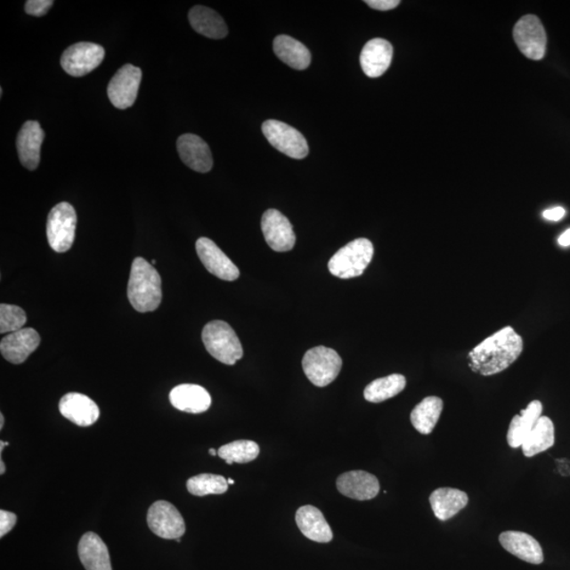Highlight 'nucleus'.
<instances>
[{"instance_id": "obj_31", "label": "nucleus", "mask_w": 570, "mask_h": 570, "mask_svg": "<svg viewBox=\"0 0 570 570\" xmlns=\"http://www.w3.org/2000/svg\"><path fill=\"white\" fill-rule=\"evenodd\" d=\"M260 453L259 444L253 441H236L222 446L218 450V455L228 465L233 463L247 464L258 458Z\"/></svg>"}, {"instance_id": "obj_36", "label": "nucleus", "mask_w": 570, "mask_h": 570, "mask_svg": "<svg viewBox=\"0 0 570 570\" xmlns=\"http://www.w3.org/2000/svg\"><path fill=\"white\" fill-rule=\"evenodd\" d=\"M369 7L379 11H389L395 9L401 2L399 0H367Z\"/></svg>"}, {"instance_id": "obj_2", "label": "nucleus", "mask_w": 570, "mask_h": 570, "mask_svg": "<svg viewBox=\"0 0 570 570\" xmlns=\"http://www.w3.org/2000/svg\"><path fill=\"white\" fill-rule=\"evenodd\" d=\"M128 299L135 311L153 312L162 301V281L158 271L145 259L135 258L131 266Z\"/></svg>"}, {"instance_id": "obj_30", "label": "nucleus", "mask_w": 570, "mask_h": 570, "mask_svg": "<svg viewBox=\"0 0 570 570\" xmlns=\"http://www.w3.org/2000/svg\"><path fill=\"white\" fill-rule=\"evenodd\" d=\"M407 380L403 375L392 374L386 378L375 379L364 389L366 401L379 403L399 395L406 387Z\"/></svg>"}, {"instance_id": "obj_41", "label": "nucleus", "mask_w": 570, "mask_h": 570, "mask_svg": "<svg viewBox=\"0 0 570 570\" xmlns=\"http://www.w3.org/2000/svg\"><path fill=\"white\" fill-rule=\"evenodd\" d=\"M209 454L216 456V454H218V452H216V450L215 449H209Z\"/></svg>"}, {"instance_id": "obj_22", "label": "nucleus", "mask_w": 570, "mask_h": 570, "mask_svg": "<svg viewBox=\"0 0 570 570\" xmlns=\"http://www.w3.org/2000/svg\"><path fill=\"white\" fill-rule=\"evenodd\" d=\"M296 523L302 534L318 543H329L333 540V532L326 517L316 507L302 506L296 513Z\"/></svg>"}, {"instance_id": "obj_37", "label": "nucleus", "mask_w": 570, "mask_h": 570, "mask_svg": "<svg viewBox=\"0 0 570 570\" xmlns=\"http://www.w3.org/2000/svg\"><path fill=\"white\" fill-rule=\"evenodd\" d=\"M566 210L563 208L558 207L550 209H546L543 213V216L546 220L550 221H560L563 216H566Z\"/></svg>"}, {"instance_id": "obj_40", "label": "nucleus", "mask_w": 570, "mask_h": 570, "mask_svg": "<svg viewBox=\"0 0 570 570\" xmlns=\"http://www.w3.org/2000/svg\"><path fill=\"white\" fill-rule=\"evenodd\" d=\"M4 424V414H0V430H3Z\"/></svg>"}, {"instance_id": "obj_23", "label": "nucleus", "mask_w": 570, "mask_h": 570, "mask_svg": "<svg viewBox=\"0 0 570 570\" xmlns=\"http://www.w3.org/2000/svg\"><path fill=\"white\" fill-rule=\"evenodd\" d=\"M78 557L86 570H112L110 551L94 533L83 535L78 543Z\"/></svg>"}, {"instance_id": "obj_32", "label": "nucleus", "mask_w": 570, "mask_h": 570, "mask_svg": "<svg viewBox=\"0 0 570 570\" xmlns=\"http://www.w3.org/2000/svg\"><path fill=\"white\" fill-rule=\"evenodd\" d=\"M188 493L196 497H205L208 494H224L228 490V483L225 477L216 475L203 473L190 478L187 481Z\"/></svg>"}, {"instance_id": "obj_38", "label": "nucleus", "mask_w": 570, "mask_h": 570, "mask_svg": "<svg viewBox=\"0 0 570 570\" xmlns=\"http://www.w3.org/2000/svg\"><path fill=\"white\" fill-rule=\"evenodd\" d=\"M558 244L561 247L566 248L570 245V228L566 232H564L560 237L558 239Z\"/></svg>"}, {"instance_id": "obj_19", "label": "nucleus", "mask_w": 570, "mask_h": 570, "mask_svg": "<svg viewBox=\"0 0 570 570\" xmlns=\"http://www.w3.org/2000/svg\"><path fill=\"white\" fill-rule=\"evenodd\" d=\"M393 57L392 45L383 38L370 39L361 54V65L367 77L376 78L389 69Z\"/></svg>"}, {"instance_id": "obj_4", "label": "nucleus", "mask_w": 570, "mask_h": 570, "mask_svg": "<svg viewBox=\"0 0 570 570\" xmlns=\"http://www.w3.org/2000/svg\"><path fill=\"white\" fill-rule=\"evenodd\" d=\"M374 247L368 239L359 238L340 248L329 262V271L335 277L351 279L362 276L372 261Z\"/></svg>"}, {"instance_id": "obj_21", "label": "nucleus", "mask_w": 570, "mask_h": 570, "mask_svg": "<svg viewBox=\"0 0 570 570\" xmlns=\"http://www.w3.org/2000/svg\"><path fill=\"white\" fill-rule=\"evenodd\" d=\"M500 543L511 555L527 563H543V550L537 540L532 535L521 532H505L500 534Z\"/></svg>"}, {"instance_id": "obj_18", "label": "nucleus", "mask_w": 570, "mask_h": 570, "mask_svg": "<svg viewBox=\"0 0 570 570\" xmlns=\"http://www.w3.org/2000/svg\"><path fill=\"white\" fill-rule=\"evenodd\" d=\"M338 492L357 501H369L378 497L380 484L378 477L362 470L344 473L338 478Z\"/></svg>"}, {"instance_id": "obj_17", "label": "nucleus", "mask_w": 570, "mask_h": 570, "mask_svg": "<svg viewBox=\"0 0 570 570\" xmlns=\"http://www.w3.org/2000/svg\"><path fill=\"white\" fill-rule=\"evenodd\" d=\"M176 148L182 161L192 170L205 174L212 170L214 159L208 145L200 136L191 134L181 135Z\"/></svg>"}, {"instance_id": "obj_11", "label": "nucleus", "mask_w": 570, "mask_h": 570, "mask_svg": "<svg viewBox=\"0 0 570 570\" xmlns=\"http://www.w3.org/2000/svg\"><path fill=\"white\" fill-rule=\"evenodd\" d=\"M142 70L134 65H125L108 85V96L114 107L127 110L133 106L140 89Z\"/></svg>"}, {"instance_id": "obj_20", "label": "nucleus", "mask_w": 570, "mask_h": 570, "mask_svg": "<svg viewBox=\"0 0 570 570\" xmlns=\"http://www.w3.org/2000/svg\"><path fill=\"white\" fill-rule=\"evenodd\" d=\"M171 404L186 413L199 414L208 411L212 397L203 387L191 384L176 386L169 395Z\"/></svg>"}, {"instance_id": "obj_25", "label": "nucleus", "mask_w": 570, "mask_h": 570, "mask_svg": "<svg viewBox=\"0 0 570 570\" xmlns=\"http://www.w3.org/2000/svg\"><path fill=\"white\" fill-rule=\"evenodd\" d=\"M188 17L195 31L205 37L222 39L228 34L224 20L212 9L196 5L190 11Z\"/></svg>"}, {"instance_id": "obj_16", "label": "nucleus", "mask_w": 570, "mask_h": 570, "mask_svg": "<svg viewBox=\"0 0 570 570\" xmlns=\"http://www.w3.org/2000/svg\"><path fill=\"white\" fill-rule=\"evenodd\" d=\"M45 139V131L37 121H28L17 136L16 146L22 167L28 170L38 167L41 162V147Z\"/></svg>"}, {"instance_id": "obj_12", "label": "nucleus", "mask_w": 570, "mask_h": 570, "mask_svg": "<svg viewBox=\"0 0 570 570\" xmlns=\"http://www.w3.org/2000/svg\"><path fill=\"white\" fill-rule=\"evenodd\" d=\"M261 230L266 243L275 252L284 253L294 248L296 236L293 226L279 210H266L262 216Z\"/></svg>"}, {"instance_id": "obj_9", "label": "nucleus", "mask_w": 570, "mask_h": 570, "mask_svg": "<svg viewBox=\"0 0 570 570\" xmlns=\"http://www.w3.org/2000/svg\"><path fill=\"white\" fill-rule=\"evenodd\" d=\"M105 57V50L94 43L70 45L61 55V65L69 76L81 77L98 68Z\"/></svg>"}, {"instance_id": "obj_43", "label": "nucleus", "mask_w": 570, "mask_h": 570, "mask_svg": "<svg viewBox=\"0 0 570 570\" xmlns=\"http://www.w3.org/2000/svg\"><path fill=\"white\" fill-rule=\"evenodd\" d=\"M151 265H156V260H152Z\"/></svg>"}, {"instance_id": "obj_24", "label": "nucleus", "mask_w": 570, "mask_h": 570, "mask_svg": "<svg viewBox=\"0 0 570 570\" xmlns=\"http://www.w3.org/2000/svg\"><path fill=\"white\" fill-rule=\"evenodd\" d=\"M433 512L438 520L447 521L458 515L468 504V495L454 488H438L429 498Z\"/></svg>"}, {"instance_id": "obj_44", "label": "nucleus", "mask_w": 570, "mask_h": 570, "mask_svg": "<svg viewBox=\"0 0 570 570\" xmlns=\"http://www.w3.org/2000/svg\"><path fill=\"white\" fill-rule=\"evenodd\" d=\"M175 541L178 542V543H180L181 539H176Z\"/></svg>"}, {"instance_id": "obj_35", "label": "nucleus", "mask_w": 570, "mask_h": 570, "mask_svg": "<svg viewBox=\"0 0 570 570\" xmlns=\"http://www.w3.org/2000/svg\"><path fill=\"white\" fill-rule=\"evenodd\" d=\"M17 521V517L12 512L0 511V537L4 538L13 529Z\"/></svg>"}, {"instance_id": "obj_27", "label": "nucleus", "mask_w": 570, "mask_h": 570, "mask_svg": "<svg viewBox=\"0 0 570 570\" xmlns=\"http://www.w3.org/2000/svg\"><path fill=\"white\" fill-rule=\"evenodd\" d=\"M273 53L284 64L296 70H305L310 66L312 57L304 44L288 36H279L273 41Z\"/></svg>"}, {"instance_id": "obj_28", "label": "nucleus", "mask_w": 570, "mask_h": 570, "mask_svg": "<svg viewBox=\"0 0 570 570\" xmlns=\"http://www.w3.org/2000/svg\"><path fill=\"white\" fill-rule=\"evenodd\" d=\"M555 444V426L547 416H541L533 429L530 431L522 444V452L526 458L546 452Z\"/></svg>"}, {"instance_id": "obj_3", "label": "nucleus", "mask_w": 570, "mask_h": 570, "mask_svg": "<svg viewBox=\"0 0 570 570\" xmlns=\"http://www.w3.org/2000/svg\"><path fill=\"white\" fill-rule=\"evenodd\" d=\"M205 349L227 366H233L243 357V347L235 330L225 322H210L202 330Z\"/></svg>"}, {"instance_id": "obj_26", "label": "nucleus", "mask_w": 570, "mask_h": 570, "mask_svg": "<svg viewBox=\"0 0 570 570\" xmlns=\"http://www.w3.org/2000/svg\"><path fill=\"white\" fill-rule=\"evenodd\" d=\"M542 411H543V404L539 401H533L525 410H522L520 415H516L512 419L509 435H507V442L511 448L522 447L530 431L540 419Z\"/></svg>"}, {"instance_id": "obj_7", "label": "nucleus", "mask_w": 570, "mask_h": 570, "mask_svg": "<svg viewBox=\"0 0 570 570\" xmlns=\"http://www.w3.org/2000/svg\"><path fill=\"white\" fill-rule=\"evenodd\" d=\"M262 133L270 144L285 156L301 159L309 155V145L305 136L288 124L269 119L262 124Z\"/></svg>"}, {"instance_id": "obj_33", "label": "nucleus", "mask_w": 570, "mask_h": 570, "mask_svg": "<svg viewBox=\"0 0 570 570\" xmlns=\"http://www.w3.org/2000/svg\"><path fill=\"white\" fill-rule=\"evenodd\" d=\"M27 315L21 307L13 305L2 304L0 305V333L11 334L17 332L25 326Z\"/></svg>"}, {"instance_id": "obj_6", "label": "nucleus", "mask_w": 570, "mask_h": 570, "mask_svg": "<svg viewBox=\"0 0 570 570\" xmlns=\"http://www.w3.org/2000/svg\"><path fill=\"white\" fill-rule=\"evenodd\" d=\"M77 216L76 209L67 202L57 204L48 216L47 237L51 248L56 253H66L72 248Z\"/></svg>"}, {"instance_id": "obj_14", "label": "nucleus", "mask_w": 570, "mask_h": 570, "mask_svg": "<svg viewBox=\"0 0 570 570\" xmlns=\"http://www.w3.org/2000/svg\"><path fill=\"white\" fill-rule=\"evenodd\" d=\"M41 344V336L32 328H24L11 333L0 342V352L11 363H24Z\"/></svg>"}, {"instance_id": "obj_10", "label": "nucleus", "mask_w": 570, "mask_h": 570, "mask_svg": "<svg viewBox=\"0 0 570 570\" xmlns=\"http://www.w3.org/2000/svg\"><path fill=\"white\" fill-rule=\"evenodd\" d=\"M513 37L521 53L530 60L540 61L546 53L547 37L543 25L535 15H526L517 22Z\"/></svg>"}, {"instance_id": "obj_34", "label": "nucleus", "mask_w": 570, "mask_h": 570, "mask_svg": "<svg viewBox=\"0 0 570 570\" xmlns=\"http://www.w3.org/2000/svg\"><path fill=\"white\" fill-rule=\"evenodd\" d=\"M53 4V0H28L26 3V12L28 15L41 17L47 14Z\"/></svg>"}, {"instance_id": "obj_15", "label": "nucleus", "mask_w": 570, "mask_h": 570, "mask_svg": "<svg viewBox=\"0 0 570 570\" xmlns=\"http://www.w3.org/2000/svg\"><path fill=\"white\" fill-rule=\"evenodd\" d=\"M59 409L65 419L79 427L93 426L100 418L98 404L81 393H68L62 396Z\"/></svg>"}, {"instance_id": "obj_8", "label": "nucleus", "mask_w": 570, "mask_h": 570, "mask_svg": "<svg viewBox=\"0 0 570 570\" xmlns=\"http://www.w3.org/2000/svg\"><path fill=\"white\" fill-rule=\"evenodd\" d=\"M147 523L153 533L165 540L181 539L186 530L183 517L167 501H158L151 506Z\"/></svg>"}, {"instance_id": "obj_39", "label": "nucleus", "mask_w": 570, "mask_h": 570, "mask_svg": "<svg viewBox=\"0 0 570 570\" xmlns=\"http://www.w3.org/2000/svg\"><path fill=\"white\" fill-rule=\"evenodd\" d=\"M4 472H5V466H4V463L3 460H0V475H2V476L4 475Z\"/></svg>"}, {"instance_id": "obj_13", "label": "nucleus", "mask_w": 570, "mask_h": 570, "mask_svg": "<svg viewBox=\"0 0 570 570\" xmlns=\"http://www.w3.org/2000/svg\"><path fill=\"white\" fill-rule=\"evenodd\" d=\"M197 254L205 269L225 281H235L240 276L238 267L208 238H200L196 243Z\"/></svg>"}, {"instance_id": "obj_42", "label": "nucleus", "mask_w": 570, "mask_h": 570, "mask_svg": "<svg viewBox=\"0 0 570 570\" xmlns=\"http://www.w3.org/2000/svg\"><path fill=\"white\" fill-rule=\"evenodd\" d=\"M227 483L228 484H235V481H233L232 478H228Z\"/></svg>"}, {"instance_id": "obj_29", "label": "nucleus", "mask_w": 570, "mask_h": 570, "mask_svg": "<svg viewBox=\"0 0 570 570\" xmlns=\"http://www.w3.org/2000/svg\"><path fill=\"white\" fill-rule=\"evenodd\" d=\"M444 403L437 396L426 397L411 412V423L421 435H430L443 412Z\"/></svg>"}, {"instance_id": "obj_5", "label": "nucleus", "mask_w": 570, "mask_h": 570, "mask_svg": "<svg viewBox=\"0 0 570 570\" xmlns=\"http://www.w3.org/2000/svg\"><path fill=\"white\" fill-rule=\"evenodd\" d=\"M302 367L307 379L314 386L323 387L338 379L342 367L338 353L327 346H316L307 351L302 359Z\"/></svg>"}, {"instance_id": "obj_1", "label": "nucleus", "mask_w": 570, "mask_h": 570, "mask_svg": "<svg viewBox=\"0 0 570 570\" xmlns=\"http://www.w3.org/2000/svg\"><path fill=\"white\" fill-rule=\"evenodd\" d=\"M523 338L511 327H506L481 342L469 353L473 372L493 376L509 369L521 356Z\"/></svg>"}]
</instances>
